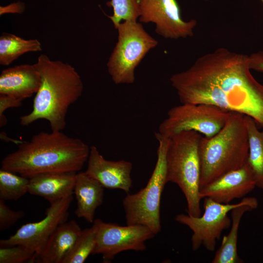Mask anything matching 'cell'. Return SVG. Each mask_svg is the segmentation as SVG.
<instances>
[{"mask_svg":"<svg viewBox=\"0 0 263 263\" xmlns=\"http://www.w3.org/2000/svg\"><path fill=\"white\" fill-rule=\"evenodd\" d=\"M170 81L181 103L211 104L263 123V85L251 74L247 55L218 48Z\"/></svg>","mask_w":263,"mask_h":263,"instance_id":"6da1fadb","label":"cell"},{"mask_svg":"<svg viewBox=\"0 0 263 263\" xmlns=\"http://www.w3.org/2000/svg\"><path fill=\"white\" fill-rule=\"evenodd\" d=\"M90 148L61 131L41 132L7 155L1 169L30 178L46 172H77L88 160Z\"/></svg>","mask_w":263,"mask_h":263,"instance_id":"7a4b0ae2","label":"cell"},{"mask_svg":"<svg viewBox=\"0 0 263 263\" xmlns=\"http://www.w3.org/2000/svg\"><path fill=\"white\" fill-rule=\"evenodd\" d=\"M34 65L40 75L41 83L34 99L32 111L20 117V123L28 126L45 119L49 122L52 131H61L66 125L69 107L82 94L81 76L71 65L52 60L44 54L38 56Z\"/></svg>","mask_w":263,"mask_h":263,"instance_id":"3957f363","label":"cell"},{"mask_svg":"<svg viewBox=\"0 0 263 263\" xmlns=\"http://www.w3.org/2000/svg\"><path fill=\"white\" fill-rule=\"evenodd\" d=\"M249 144L244 114L230 112L215 135L201 136L200 189L225 173L242 168L247 161Z\"/></svg>","mask_w":263,"mask_h":263,"instance_id":"277c9868","label":"cell"},{"mask_svg":"<svg viewBox=\"0 0 263 263\" xmlns=\"http://www.w3.org/2000/svg\"><path fill=\"white\" fill-rule=\"evenodd\" d=\"M201 136L193 131L175 134L169 138L166 154L167 182L178 185L186 198L188 214L194 217L201 215L199 153Z\"/></svg>","mask_w":263,"mask_h":263,"instance_id":"5b68a950","label":"cell"},{"mask_svg":"<svg viewBox=\"0 0 263 263\" xmlns=\"http://www.w3.org/2000/svg\"><path fill=\"white\" fill-rule=\"evenodd\" d=\"M158 141L156 163L147 185L123 200L127 225H141L156 235L161 231L160 200L166 180V154L169 138L155 133Z\"/></svg>","mask_w":263,"mask_h":263,"instance_id":"8992f818","label":"cell"},{"mask_svg":"<svg viewBox=\"0 0 263 263\" xmlns=\"http://www.w3.org/2000/svg\"><path fill=\"white\" fill-rule=\"evenodd\" d=\"M116 29L118 40L107 62L108 71L114 83L132 84L135 69L158 41L136 20H125Z\"/></svg>","mask_w":263,"mask_h":263,"instance_id":"52a82bcc","label":"cell"},{"mask_svg":"<svg viewBox=\"0 0 263 263\" xmlns=\"http://www.w3.org/2000/svg\"><path fill=\"white\" fill-rule=\"evenodd\" d=\"M230 113L211 104L181 103L169 110L157 133L169 138L182 132L193 131L210 138L223 128Z\"/></svg>","mask_w":263,"mask_h":263,"instance_id":"ba28073f","label":"cell"},{"mask_svg":"<svg viewBox=\"0 0 263 263\" xmlns=\"http://www.w3.org/2000/svg\"><path fill=\"white\" fill-rule=\"evenodd\" d=\"M204 199L202 215L194 217L179 214L175 216V220L187 226L192 231L191 241L193 251L203 246L206 250L213 251L223 232L230 227L231 219L228 213L239 206L242 201L236 204H222L209 198Z\"/></svg>","mask_w":263,"mask_h":263,"instance_id":"9c48e42d","label":"cell"},{"mask_svg":"<svg viewBox=\"0 0 263 263\" xmlns=\"http://www.w3.org/2000/svg\"><path fill=\"white\" fill-rule=\"evenodd\" d=\"M98 230L92 254H101L104 261H112L118 253L127 250H146L145 242L155 235L148 227L141 225L105 223L97 219Z\"/></svg>","mask_w":263,"mask_h":263,"instance_id":"30bf717a","label":"cell"},{"mask_svg":"<svg viewBox=\"0 0 263 263\" xmlns=\"http://www.w3.org/2000/svg\"><path fill=\"white\" fill-rule=\"evenodd\" d=\"M73 199V195L50 203L42 220L22 225L14 234L0 241V247L20 244L35 253L38 252L54 230L67 221Z\"/></svg>","mask_w":263,"mask_h":263,"instance_id":"8fae6325","label":"cell"},{"mask_svg":"<svg viewBox=\"0 0 263 263\" xmlns=\"http://www.w3.org/2000/svg\"><path fill=\"white\" fill-rule=\"evenodd\" d=\"M139 21L155 24L156 33L166 38L178 39L192 37L197 21H185L181 16L176 0H138Z\"/></svg>","mask_w":263,"mask_h":263,"instance_id":"7c38bea8","label":"cell"},{"mask_svg":"<svg viewBox=\"0 0 263 263\" xmlns=\"http://www.w3.org/2000/svg\"><path fill=\"white\" fill-rule=\"evenodd\" d=\"M256 187L254 173L246 162L242 168L227 172L202 188L201 199L207 197L222 204H230L244 197Z\"/></svg>","mask_w":263,"mask_h":263,"instance_id":"4fadbf2b","label":"cell"},{"mask_svg":"<svg viewBox=\"0 0 263 263\" xmlns=\"http://www.w3.org/2000/svg\"><path fill=\"white\" fill-rule=\"evenodd\" d=\"M87 168L85 171L104 188L119 189L128 193L132 186V165L124 160L110 161L104 158L95 146L90 147Z\"/></svg>","mask_w":263,"mask_h":263,"instance_id":"5bb4252c","label":"cell"},{"mask_svg":"<svg viewBox=\"0 0 263 263\" xmlns=\"http://www.w3.org/2000/svg\"><path fill=\"white\" fill-rule=\"evenodd\" d=\"M40 75L34 64H22L3 70L0 75V94L24 100L38 91Z\"/></svg>","mask_w":263,"mask_h":263,"instance_id":"9a60e30c","label":"cell"},{"mask_svg":"<svg viewBox=\"0 0 263 263\" xmlns=\"http://www.w3.org/2000/svg\"><path fill=\"white\" fill-rule=\"evenodd\" d=\"M75 220L60 224L52 233L40 250L35 254L32 263H61L81 231Z\"/></svg>","mask_w":263,"mask_h":263,"instance_id":"2e32d148","label":"cell"},{"mask_svg":"<svg viewBox=\"0 0 263 263\" xmlns=\"http://www.w3.org/2000/svg\"><path fill=\"white\" fill-rule=\"evenodd\" d=\"M76 174V172L37 174L29 178L28 192L53 203L74 194Z\"/></svg>","mask_w":263,"mask_h":263,"instance_id":"e0dca14e","label":"cell"},{"mask_svg":"<svg viewBox=\"0 0 263 263\" xmlns=\"http://www.w3.org/2000/svg\"><path fill=\"white\" fill-rule=\"evenodd\" d=\"M104 188L85 172L77 173L74 191L77 203L75 212L77 217L93 223L95 210L103 201Z\"/></svg>","mask_w":263,"mask_h":263,"instance_id":"ac0fdd59","label":"cell"},{"mask_svg":"<svg viewBox=\"0 0 263 263\" xmlns=\"http://www.w3.org/2000/svg\"><path fill=\"white\" fill-rule=\"evenodd\" d=\"M241 204L231 211V224L227 235L223 237L221 244L212 260V263L241 262L237 251L238 231L243 216L247 211L256 209L258 201L255 197H244Z\"/></svg>","mask_w":263,"mask_h":263,"instance_id":"d6986e66","label":"cell"},{"mask_svg":"<svg viewBox=\"0 0 263 263\" xmlns=\"http://www.w3.org/2000/svg\"><path fill=\"white\" fill-rule=\"evenodd\" d=\"M244 119L249 144L247 162L254 173L256 187L263 189V123L260 131L251 117L244 115Z\"/></svg>","mask_w":263,"mask_h":263,"instance_id":"ffe728a7","label":"cell"},{"mask_svg":"<svg viewBox=\"0 0 263 263\" xmlns=\"http://www.w3.org/2000/svg\"><path fill=\"white\" fill-rule=\"evenodd\" d=\"M41 50V43L37 39H24L12 34L3 33L0 37V64L8 65L26 53Z\"/></svg>","mask_w":263,"mask_h":263,"instance_id":"44dd1931","label":"cell"},{"mask_svg":"<svg viewBox=\"0 0 263 263\" xmlns=\"http://www.w3.org/2000/svg\"><path fill=\"white\" fill-rule=\"evenodd\" d=\"M98 230L97 219L90 228L81 230L74 244L61 263H83L94 250Z\"/></svg>","mask_w":263,"mask_h":263,"instance_id":"7402d4cb","label":"cell"},{"mask_svg":"<svg viewBox=\"0 0 263 263\" xmlns=\"http://www.w3.org/2000/svg\"><path fill=\"white\" fill-rule=\"evenodd\" d=\"M16 174L0 169V199L17 200L28 192L29 179Z\"/></svg>","mask_w":263,"mask_h":263,"instance_id":"603a6c76","label":"cell"},{"mask_svg":"<svg viewBox=\"0 0 263 263\" xmlns=\"http://www.w3.org/2000/svg\"><path fill=\"white\" fill-rule=\"evenodd\" d=\"M113 9V14L109 18L116 28L122 20H136L140 11L138 0H111L108 2Z\"/></svg>","mask_w":263,"mask_h":263,"instance_id":"cb8c5ba5","label":"cell"},{"mask_svg":"<svg viewBox=\"0 0 263 263\" xmlns=\"http://www.w3.org/2000/svg\"><path fill=\"white\" fill-rule=\"evenodd\" d=\"M35 253L20 244L0 248V263H32Z\"/></svg>","mask_w":263,"mask_h":263,"instance_id":"d4e9b609","label":"cell"},{"mask_svg":"<svg viewBox=\"0 0 263 263\" xmlns=\"http://www.w3.org/2000/svg\"><path fill=\"white\" fill-rule=\"evenodd\" d=\"M25 213L22 210L14 211L10 209L0 199V230L7 229L19 220L22 219Z\"/></svg>","mask_w":263,"mask_h":263,"instance_id":"484cf974","label":"cell"},{"mask_svg":"<svg viewBox=\"0 0 263 263\" xmlns=\"http://www.w3.org/2000/svg\"><path fill=\"white\" fill-rule=\"evenodd\" d=\"M23 100L12 96L0 94V126L2 127L7 123V119L4 114V112L9 108L19 107Z\"/></svg>","mask_w":263,"mask_h":263,"instance_id":"4316f807","label":"cell"},{"mask_svg":"<svg viewBox=\"0 0 263 263\" xmlns=\"http://www.w3.org/2000/svg\"><path fill=\"white\" fill-rule=\"evenodd\" d=\"M248 66L250 70L263 73V51H259L248 56Z\"/></svg>","mask_w":263,"mask_h":263,"instance_id":"83f0119b","label":"cell"},{"mask_svg":"<svg viewBox=\"0 0 263 263\" xmlns=\"http://www.w3.org/2000/svg\"><path fill=\"white\" fill-rule=\"evenodd\" d=\"M262 0V2L263 3V0Z\"/></svg>","mask_w":263,"mask_h":263,"instance_id":"f1b7e54d","label":"cell"}]
</instances>
